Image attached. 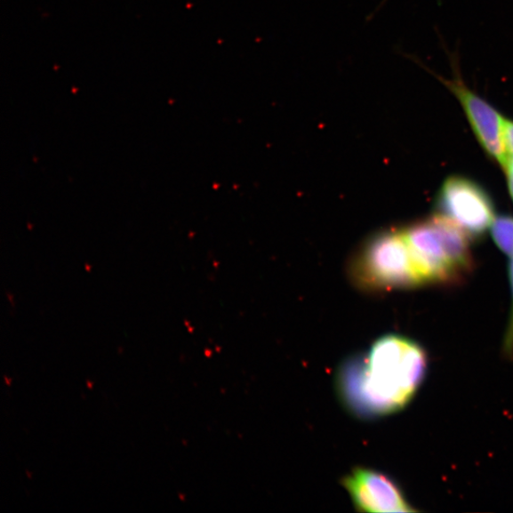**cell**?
I'll list each match as a JSON object with an SVG mask.
<instances>
[{"instance_id":"6da1fadb","label":"cell","mask_w":513,"mask_h":513,"mask_svg":"<svg viewBox=\"0 0 513 513\" xmlns=\"http://www.w3.org/2000/svg\"><path fill=\"white\" fill-rule=\"evenodd\" d=\"M421 345L405 336L386 335L364 355L345 363L338 378L346 406L365 418H380L406 407L428 371Z\"/></svg>"},{"instance_id":"30bf717a","label":"cell","mask_w":513,"mask_h":513,"mask_svg":"<svg viewBox=\"0 0 513 513\" xmlns=\"http://www.w3.org/2000/svg\"><path fill=\"white\" fill-rule=\"evenodd\" d=\"M507 180H508V188L509 191V196L513 201V176L510 174H507Z\"/></svg>"},{"instance_id":"7a4b0ae2","label":"cell","mask_w":513,"mask_h":513,"mask_svg":"<svg viewBox=\"0 0 513 513\" xmlns=\"http://www.w3.org/2000/svg\"><path fill=\"white\" fill-rule=\"evenodd\" d=\"M402 229L425 285H453L473 270L470 238L447 218L435 213Z\"/></svg>"},{"instance_id":"ba28073f","label":"cell","mask_w":513,"mask_h":513,"mask_svg":"<svg viewBox=\"0 0 513 513\" xmlns=\"http://www.w3.org/2000/svg\"><path fill=\"white\" fill-rule=\"evenodd\" d=\"M509 278L511 289V310L503 342V353L508 358H513V255L509 265Z\"/></svg>"},{"instance_id":"8992f818","label":"cell","mask_w":513,"mask_h":513,"mask_svg":"<svg viewBox=\"0 0 513 513\" xmlns=\"http://www.w3.org/2000/svg\"><path fill=\"white\" fill-rule=\"evenodd\" d=\"M358 511L415 512L398 485L381 471L356 468L342 480Z\"/></svg>"},{"instance_id":"277c9868","label":"cell","mask_w":513,"mask_h":513,"mask_svg":"<svg viewBox=\"0 0 513 513\" xmlns=\"http://www.w3.org/2000/svg\"><path fill=\"white\" fill-rule=\"evenodd\" d=\"M436 213L447 218L471 238H479L496 218L486 189L474 180L453 175L444 181L436 197Z\"/></svg>"},{"instance_id":"7c38bea8","label":"cell","mask_w":513,"mask_h":513,"mask_svg":"<svg viewBox=\"0 0 513 513\" xmlns=\"http://www.w3.org/2000/svg\"><path fill=\"white\" fill-rule=\"evenodd\" d=\"M386 2H387V0H382L381 4L379 5L378 9L376 11H374V12H378V11L385 4Z\"/></svg>"},{"instance_id":"5b68a950","label":"cell","mask_w":513,"mask_h":513,"mask_svg":"<svg viewBox=\"0 0 513 513\" xmlns=\"http://www.w3.org/2000/svg\"><path fill=\"white\" fill-rule=\"evenodd\" d=\"M431 73L459 101L477 140L497 164L505 170L509 156L504 144L505 116L499 110L471 90L462 79L460 72L450 78Z\"/></svg>"},{"instance_id":"8fae6325","label":"cell","mask_w":513,"mask_h":513,"mask_svg":"<svg viewBox=\"0 0 513 513\" xmlns=\"http://www.w3.org/2000/svg\"><path fill=\"white\" fill-rule=\"evenodd\" d=\"M504 172H506V174H510L513 176V158L509 159V162L506 165Z\"/></svg>"},{"instance_id":"9c48e42d","label":"cell","mask_w":513,"mask_h":513,"mask_svg":"<svg viewBox=\"0 0 513 513\" xmlns=\"http://www.w3.org/2000/svg\"><path fill=\"white\" fill-rule=\"evenodd\" d=\"M504 144L509 158H513V120L505 118L504 123Z\"/></svg>"},{"instance_id":"3957f363","label":"cell","mask_w":513,"mask_h":513,"mask_svg":"<svg viewBox=\"0 0 513 513\" xmlns=\"http://www.w3.org/2000/svg\"><path fill=\"white\" fill-rule=\"evenodd\" d=\"M354 283L368 291H391L423 286L404 229L381 231L359 249L350 266Z\"/></svg>"},{"instance_id":"52a82bcc","label":"cell","mask_w":513,"mask_h":513,"mask_svg":"<svg viewBox=\"0 0 513 513\" xmlns=\"http://www.w3.org/2000/svg\"><path fill=\"white\" fill-rule=\"evenodd\" d=\"M491 234L496 246L511 257L513 255V217L497 216L491 228Z\"/></svg>"}]
</instances>
